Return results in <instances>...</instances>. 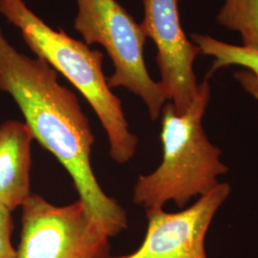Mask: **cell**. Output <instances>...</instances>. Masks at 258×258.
<instances>
[{
	"mask_svg": "<svg viewBox=\"0 0 258 258\" xmlns=\"http://www.w3.org/2000/svg\"><path fill=\"white\" fill-rule=\"evenodd\" d=\"M0 90L12 96L35 140L67 170L100 230L112 237L127 229L125 210L103 191L93 172L95 138L78 97L58 83L57 72L45 60L18 52L1 27Z\"/></svg>",
	"mask_w": 258,
	"mask_h": 258,
	"instance_id": "1",
	"label": "cell"
},
{
	"mask_svg": "<svg viewBox=\"0 0 258 258\" xmlns=\"http://www.w3.org/2000/svg\"><path fill=\"white\" fill-rule=\"evenodd\" d=\"M211 100L208 81L198 85L194 102L183 114L171 102L161 113L163 159L147 175L139 176L133 187V203L147 209L161 208L172 201L184 209L194 197L209 194L219 184L218 176L229 167L221 162V150L210 142L202 126Z\"/></svg>",
	"mask_w": 258,
	"mask_h": 258,
	"instance_id": "2",
	"label": "cell"
},
{
	"mask_svg": "<svg viewBox=\"0 0 258 258\" xmlns=\"http://www.w3.org/2000/svg\"><path fill=\"white\" fill-rule=\"evenodd\" d=\"M0 14L19 28L37 57L65 77L89 102L106 132L113 161L120 165L128 163L136 153L139 139L129 130L121 102L108 86L102 71V52L91 50L63 30L48 26L23 0H0Z\"/></svg>",
	"mask_w": 258,
	"mask_h": 258,
	"instance_id": "3",
	"label": "cell"
},
{
	"mask_svg": "<svg viewBox=\"0 0 258 258\" xmlns=\"http://www.w3.org/2000/svg\"><path fill=\"white\" fill-rule=\"evenodd\" d=\"M74 28L89 46L99 43L110 56L115 72L108 77L112 88L124 87L139 96L151 120L161 116L168 96L162 83L148 74L144 57L147 36L141 23L116 0H77Z\"/></svg>",
	"mask_w": 258,
	"mask_h": 258,
	"instance_id": "4",
	"label": "cell"
},
{
	"mask_svg": "<svg viewBox=\"0 0 258 258\" xmlns=\"http://www.w3.org/2000/svg\"><path fill=\"white\" fill-rule=\"evenodd\" d=\"M16 258H111L109 238L82 200L55 206L38 194L23 204Z\"/></svg>",
	"mask_w": 258,
	"mask_h": 258,
	"instance_id": "5",
	"label": "cell"
},
{
	"mask_svg": "<svg viewBox=\"0 0 258 258\" xmlns=\"http://www.w3.org/2000/svg\"><path fill=\"white\" fill-rule=\"evenodd\" d=\"M230 194L231 185L219 183L181 212L147 209L148 229L141 246L132 253L111 258H208L207 232Z\"/></svg>",
	"mask_w": 258,
	"mask_h": 258,
	"instance_id": "6",
	"label": "cell"
},
{
	"mask_svg": "<svg viewBox=\"0 0 258 258\" xmlns=\"http://www.w3.org/2000/svg\"><path fill=\"white\" fill-rule=\"evenodd\" d=\"M181 0H143L145 17L141 25L157 47L156 62L161 82L176 112L183 114L194 102L198 89L194 74L195 58L202 54L190 42L180 23Z\"/></svg>",
	"mask_w": 258,
	"mask_h": 258,
	"instance_id": "7",
	"label": "cell"
},
{
	"mask_svg": "<svg viewBox=\"0 0 258 258\" xmlns=\"http://www.w3.org/2000/svg\"><path fill=\"white\" fill-rule=\"evenodd\" d=\"M35 140L25 122L8 120L0 125V205L14 211L31 194V147Z\"/></svg>",
	"mask_w": 258,
	"mask_h": 258,
	"instance_id": "8",
	"label": "cell"
},
{
	"mask_svg": "<svg viewBox=\"0 0 258 258\" xmlns=\"http://www.w3.org/2000/svg\"><path fill=\"white\" fill-rule=\"evenodd\" d=\"M191 39L202 54L213 57L209 75L231 65L243 67V70L233 74L234 79L246 92L258 101V49L232 45L207 35L194 34Z\"/></svg>",
	"mask_w": 258,
	"mask_h": 258,
	"instance_id": "9",
	"label": "cell"
},
{
	"mask_svg": "<svg viewBox=\"0 0 258 258\" xmlns=\"http://www.w3.org/2000/svg\"><path fill=\"white\" fill-rule=\"evenodd\" d=\"M216 20L239 33L242 46L258 49V0H225Z\"/></svg>",
	"mask_w": 258,
	"mask_h": 258,
	"instance_id": "10",
	"label": "cell"
},
{
	"mask_svg": "<svg viewBox=\"0 0 258 258\" xmlns=\"http://www.w3.org/2000/svg\"><path fill=\"white\" fill-rule=\"evenodd\" d=\"M15 229L12 211L0 205V258H16L17 249L12 244Z\"/></svg>",
	"mask_w": 258,
	"mask_h": 258,
	"instance_id": "11",
	"label": "cell"
}]
</instances>
